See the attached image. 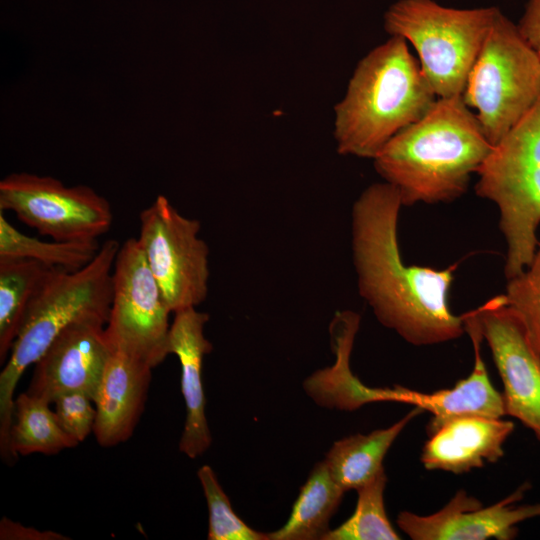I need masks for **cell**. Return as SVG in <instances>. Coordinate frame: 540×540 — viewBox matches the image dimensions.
<instances>
[{"mask_svg":"<svg viewBox=\"0 0 540 540\" xmlns=\"http://www.w3.org/2000/svg\"><path fill=\"white\" fill-rule=\"evenodd\" d=\"M521 34L540 56V0H528L517 24Z\"/></svg>","mask_w":540,"mask_h":540,"instance_id":"f1b7e54d","label":"cell"},{"mask_svg":"<svg viewBox=\"0 0 540 540\" xmlns=\"http://www.w3.org/2000/svg\"><path fill=\"white\" fill-rule=\"evenodd\" d=\"M50 405L26 391L14 401L10 443L17 457L54 455L79 444L62 429Z\"/></svg>","mask_w":540,"mask_h":540,"instance_id":"7402d4cb","label":"cell"},{"mask_svg":"<svg viewBox=\"0 0 540 540\" xmlns=\"http://www.w3.org/2000/svg\"><path fill=\"white\" fill-rule=\"evenodd\" d=\"M139 222L137 239L170 311L197 308L208 295L210 276L200 221L182 215L159 195L140 212Z\"/></svg>","mask_w":540,"mask_h":540,"instance_id":"9c48e42d","label":"cell"},{"mask_svg":"<svg viewBox=\"0 0 540 540\" xmlns=\"http://www.w3.org/2000/svg\"><path fill=\"white\" fill-rule=\"evenodd\" d=\"M390 36L357 64L334 107V139L341 155L374 159L396 134L422 119L438 97L410 53Z\"/></svg>","mask_w":540,"mask_h":540,"instance_id":"3957f363","label":"cell"},{"mask_svg":"<svg viewBox=\"0 0 540 540\" xmlns=\"http://www.w3.org/2000/svg\"><path fill=\"white\" fill-rule=\"evenodd\" d=\"M476 194L498 207L506 279L531 262L540 225V97L492 148L477 172Z\"/></svg>","mask_w":540,"mask_h":540,"instance_id":"5b68a950","label":"cell"},{"mask_svg":"<svg viewBox=\"0 0 540 540\" xmlns=\"http://www.w3.org/2000/svg\"><path fill=\"white\" fill-rule=\"evenodd\" d=\"M402 201L386 182L369 185L351 211V250L359 295L377 320L415 346L455 340L462 316L449 307L457 264L445 269L407 265L398 242Z\"/></svg>","mask_w":540,"mask_h":540,"instance_id":"6da1fadb","label":"cell"},{"mask_svg":"<svg viewBox=\"0 0 540 540\" xmlns=\"http://www.w3.org/2000/svg\"><path fill=\"white\" fill-rule=\"evenodd\" d=\"M506 305L519 318L527 340L540 361V239L529 265L507 280Z\"/></svg>","mask_w":540,"mask_h":540,"instance_id":"d4e9b609","label":"cell"},{"mask_svg":"<svg viewBox=\"0 0 540 540\" xmlns=\"http://www.w3.org/2000/svg\"><path fill=\"white\" fill-rule=\"evenodd\" d=\"M152 369L142 360L112 349L93 399V434L99 445L113 447L133 435L144 410Z\"/></svg>","mask_w":540,"mask_h":540,"instance_id":"2e32d148","label":"cell"},{"mask_svg":"<svg viewBox=\"0 0 540 540\" xmlns=\"http://www.w3.org/2000/svg\"><path fill=\"white\" fill-rule=\"evenodd\" d=\"M361 317L352 310L337 311L329 325L334 364L316 370L303 382L306 394L320 407L344 411L372 402L410 404L412 390L402 386L376 388L362 383L350 367Z\"/></svg>","mask_w":540,"mask_h":540,"instance_id":"5bb4252c","label":"cell"},{"mask_svg":"<svg viewBox=\"0 0 540 540\" xmlns=\"http://www.w3.org/2000/svg\"><path fill=\"white\" fill-rule=\"evenodd\" d=\"M100 246L98 241H44L25 235L0 211V258L31 259L49 268L75 271L90 263Z\"/></svg>","mask_w":540,"mask_h":540,"instance_id":"603a6c76","label":"cell"},{"mask_svg":"<svg viewBox=\"0 0 540 540\" xmlns=\"http://www.w3.org/2000/svg\"><path fill=\"white\" fill-rule=\"evenodd\" d=\"M513 431V422L502 418H456L429 435L420 459L427 470L467 473L501 459Z\"/></svg>","mask_w":540,"mask_h":540,"instance_id":"e0dca14e","label":"cell"},{"mask_svg":"<svg viewBox=\"0 0 540 540\" xmlns=\"http://www.w3.org/2000/svg\"><path fill=\"white\" fill-rule=\"evenodd\" d=\"M174 314L169 331V353L177 356L181 366V391L186 406V420L179 441V450L195 459L211 445L202 383L205 355L213 350L204 330L209 314L197 308H186Z\"/></svg>","mask_w":540,"mask_h":540,"instance_id":"9a60e30c","label":"cell"},{"mask_svg":"<svg viewBox=\"0 0 540 540\" xmlns=\"http://www.w3.org/2000/svg\"><path fill=\"white\" fill-rule=\"evenodd\" d=\"M476 115L461 96L438 98L374 157V168L399 193L403 206L461 197L492 151Z\"/></svg>","mask_w":540,"mask_h":540,"instance_id":"7a4b0ae2","label":"cell"},{"mask_svg":"<svg viewBox=\"0 0 540 540\" xmlns=\"http://www.w3.org/2000/svg\"><path fill=\"white\" fill-rule=\"evenodd\" d=\"M344 493L324 461L316 463L300 488L287 522L267 533L269 540H324Z\"/></svg>","mask_w":540,"mask_h":540,"instance_id":"ffe728a7","label":"cell"},{"mask_svg":"<svg viewBox=\"0 0 540 540\" xmlns=\"http://www.w3.org/2000/svg\"><path fill=\"white\" fill-rule=\"evenodd\" d=\"M461 316L465 333L470 336L473 344V369L452 388L428 393L425 410L432 416L427 424L428 435L446 422L460 417L506 416L502 394L493 387L481 355L483 338L477 324L470 311Z\"/></svg>","mask_w":540,"mask_h":540,"instance_id":"ac0fdd59","label":"cell"},{"mask_svg":"<svg viewBox=\"0 0 540 540\" xmlns=\"http://www.w3.org/2000/svg\"><path fill=\"white\" fill-rule=\"evenodd\" d=\"M0 211H12L24 224L56 241H98L113 221L109 201L94 189L66 187L53 177L25 172L1 180Z\"/></svg>","mask_w":540,"mask_h":540,"instance_id":"30bf717a","label":"cell"},{"mask_svg":"<svg viewBox=\"0 0 540 540\" xmlns=\"http://www.w3.org/2000/svg\"><path fill=\"white\" fill-rule=\"evenodd\" d=\"M495 146L540 97V56L501 11L461 95Z\"/></svg>","mask_w":540,"mask_h":540,"instance_id":"52a82bcc","label":"cell"},{"mask_svg":"<svg viewBox=\"0 0 540 540\" xmlns=\"http://www.w3.org/2000/svg\"><path fill=\"white\" fill-rule=\"evenodd\" d=\"M49 267L31 259L0 258V364L6 362L26 310Z\"/></svg>","mask_w":540,"mask_h":540,"instance_id":"44dd1931","label":"cell"},{"mask_svg":"<svg viewBox=\"0 0 540 540\" xmlns=\"http://www.w3.org/2000/svg\"><path fill=\"white\" fill-rule=\"evenodd\" d=\"M387 484L385 469L356 489L354 513L335 529H330L324 540H398L400 536L390 523L384 504Z\"/></svg>","mask_w":540,"mask_h":540,"instance_id":"cb8c5ba5","label":"cell"},{"mask_svg":"<svg viewBox=\"0 0 540 540\" xmlns=\"http://www.w3.org/2000/svg\"><path fill=\"white\" fill-rule=\"evenodd\" d=\"M423 409L414 406L399 421L368 434L357 433L337 440L323 460L337 485L345 492L356 490L384 468L383 460L403 429Z\"/></svg>","mask_w":540,"mask_h":540,"instance_id":"d6986e66","label":"cell"},{"mask_svg":"<svg viewBox=\"0 0 540 540\" xmlns=\"http://www.w3.org/2000/svg\"><path fill=\"white\" fill-rule=\"evenodd\" d=\"M170 311L137 238L118 250L105 333L112 349L155 368L169 353Z\"/></svg>","mask_w":540,"mask_h":540,"instance_id":"ba28073f","label":"cell"},{"mask_svg":"<svg viewBox=\"0 0 540 540\" xmlns=\"http://www.w3.org/2000/svg\"><path fill=\"white\" fill-rule=\"evenodd\" d=\"M0 539L7 540H62L69 539L53 531H40L3 518L0 522Z\"/></svg>","mask_w":540,"mask_h":540,"instance_id":"83f0119b","label":"cell"},{"mask_svg":"<svg viewBox=\"0 0 540 540\" xmlns=\"http://www.w3.org/2000/svg\"><path fill=\"white\" fill-rule=\"evenodd\" d=\"M529 489L530 484L524 482L487 507L460 489L439 511L430 515L402 511L396 522L413 540H512L519 523L540 517V503L518 504Z\"/></svg>","mask_w":540,"mask_h":540,"instance_id":"7c38bea8","label":"cell"},{"mask_svg":"<svg viewBox=\"0 0 540 540\" xmlns=\"http://www.w3.org/2000/svg\"><path fill=\"white\" fill-rule=\"evenodd\" d=\"M499 12L495 6L458 9L434 0H398L384 14V29L413 45L438 98L457 97Z\"/></svg>","mask_w":540,"mask_h":540,"instance_id":"8992f818","label":"cell"},{"mask_svg":"<svg viewBox=\"0 0 540 540\" xmlns=\"http://www.w3.org/2000/svg\"><path fill=\"white\" fill-rule=\"evenodd\" d=\"M119 248L117 240L108 239L93 260L79 270L49 268L31 300L0 373V455L6 464L13 465L18 459L10 443L18 381L67 326L92 317L108 321L112 272Z\"/></svg>","mask_w":540,"mask_h":540,"instance_id":"277c9868","label":"cell"},{"mask_svg":"<svg viewBox=\"0 0 540 540\" xmlns=\"http://www.w3.org/2000/svg\"><path fill=\"white\" fill-rule=\"evenodd\" d=\"M470 313L490 348L503 383L506 416L520 421L540 442V361L519 318L506 305L503 294Z\"/></svg>","mask_w":540,"mask_h":540,"instance_id":"8fae6325","label":"cell"},{"mask_svg":"<svg viewBox=\"0 0 540 540\" xmlns=\"http://www.w3.org/2000/svg\"><path fill=\"white\" fill-rule=\"evenodd\" d=\"M106 323L92 317L67 326L34 364L26 392L50 404L70 392L85 393L93 400L112 352Z\"/></svg>","mask_w":540,"mask_h":540,"instance_id":"4fadbf2b","label":"cell"},{"mask_svg":"<svg viewBox=\"0 0 540 540\" xmlns=\"http://www.w3.org/2000/svg\"><path fill=\"white\" fill-rule=\"evenodd\" d=\"M53 403L60 426L75 441L81 443L93 433L96 407L87 394L82 392L65 393Z\"/></svg>","mask_w":540,"mask_h":540,"instance_id":"4316f807","label":"cell"},{"mask_svg":"<svg viewBox=\"0 0 540 540\" xmlns=\"http://www.w3.org/2000/svg\"><path fill=\"white\" fill-rule=\"evenodd\" d=\"M198 479L207 502L209 512V540H269L262 533L248 526L233 510L231 502L209 465L197 471Z\"/></svg>","mask_w":540,"mask_h":540,"instance_id":"484cf974","label":"cell"}]
</instances>
